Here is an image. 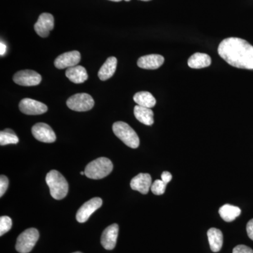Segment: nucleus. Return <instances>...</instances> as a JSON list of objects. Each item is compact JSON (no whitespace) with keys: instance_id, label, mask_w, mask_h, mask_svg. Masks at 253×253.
<instances>
[{"instance_id":"f257e3e1","label":"nucleus","mask_w":253,"mask_h":253,"mask_svg":"<svg viewBox=\"0 0 253 253\" xmlns=\"http://www.w3.org/2000/svg\"><path fill=\"white\" fill-rule=\"evenodd\" d=\"M218 53L231 66L243 69H253V46L238 38H229L221 41Z\"/></svg>"},{"instance_id":"f03ea898","label":"nucleus","mask_w":253,"mask_h":253,"mask_svg":"<svg viewBox=\"0 0 253 253\" xmlns=\"http://www.w3.org/2000/svg\"><path fill=\"white\" fill-rule=\"evenodd\" d=\"M50 194L56 200L64 199L68 192V184L64 176L57 170H51L46 176Z\"/></svg>"},{"instance_id":"7ed1b4c3","label":"nucleus","mask_w":253,"mask_h":253,"mask_svg":"<svg viewBox=\"0 0 253 253\" xmlns=\"http://www.w3.org/2000/svg\"><path fill=\"white\" fill-rule=\"evenodd\" d=\"M113 163L109 158L101 157L89 163L86 166L84 173L86 177L92 179H101L112 172Z\"/></svg>"},{"instance_id":"20e7f679","label":"nucleus","mask_w":253,"mask_h":253,"mask_svg":"<svg viewBox=\"0 0 253 253\" xmlns=\"http://www.w3.org/2000/svg\"><path fill=\"white\" fill-rule=\"evenodd\" d=\"M113 131L116 136L126 146L132 149L139 147V136L127 123L121 121L115 123L113 126Z\"/></svg>"},{"instance_id":"39448f33","label":"nucleus","mask_w":253,"mask_h":253,"mask_svg":"<svg viewBox=\"0 0 253 253\" xmlns=\"http://www.w3.org/2000/svg\"><path fill=\"white\" fill-rule=\"evenodd\" d=\"M39 232L34 228L26 229L18 236L16 249L20 253L31 252L39 239Z\"/></svg>"},{"instance_id":"423d86ee","label":"nucleus","mask_w":253,"mask_h":253,"mask_svg":"<svg viewBox=\"0 0 253 253\" xmlns=\"http://www.w3.org/2000/svg\"><path fill=\"white\" fill-rule=\"evenodd\" d=\"M66 104L73 111L84 112L94 107V101L90 95L86 93H81L71 96L66 101Z\"/></svg>"},{"instance_id":"0eeeda50","label":"nucleus","mask_w":253,"mask_h":253,"mask_svg":"<svg viewBox=\"0 0 253 253\" xmlns=\"http://www.w3.org/2000/svg\"><path fill=\"white\" fill-rule=\"evenodd\" d=\"M16 84L21 86H36L42 81V76L39 73L31 70H23L18 71L13 77Z\"/></svg>"},{"instance_id":"6e6552de","label":"nucleus","mask_w":253,"mask_h":253,"mask_svg":"<svg viewBox=\"0 0 253 253\" xmlns=\"http://www.w3.org/2000/svg\"><path fill=\"white\" fill-rule=\"evenodd\" d=\"M103 204L102 199L96 197L84 203L78 210L76 214V219L78 222L84 223L89 219V217Z\"/></svg>"},{"instance_id":"1a4fd4ad","label":"nucleus","mask_w":253,"mask_h":253,"mask_svg":"<svg viewBox=\"0 0 253 253\" xmlns=\"http://www.w3.org/2000/svg\"><path fill=\"white\" fill-rule=\"evenodd\" d=\"M32 133L37 140L42 142L53 143L56 139L54 130L46 123H37L32 127Z\"/></svg>"},{"instance_id":"9d476101","label":"nucleus","mask_w":253,"mask_h":253,"mask_svg":"<svg viewBox=\"0 0 253 253\" xmlns=\"http://www.w3.org/2000/svg\"><path fill=\"white\" fill-rule=\"evenodd\" d=\"M19 109L24 114L36 116V115H41L46 113L48 108L43 103L36 100L26 98L20 101Z\"/></svg>"},{"instance_id":"9b49d317","label":"nucleus","mask_w":253,"mask_h":253,"mask_svg":"<svg viewBox=\"0 0 253 253\" xmlns=\"http://www.w3.org/2000/svg\"><path fill=\"white\" fill-rule=\"evenodd\" d=\"M54 27V16L49 13L42 14L34 26L37 34L41 38H47L49 36L50 31H52Z\"/></svg>"},{"instance_id":"f8f14e48","label":"nucleus","mask_w":253,"mask_h":253,"mask_svg":"<svg viewBox=\"0 0 253 253\" xmlns=\"http://www.w3.org/2000/svg\"><path fill=\"white\" fill-rule=\"evenodd\" d=\"M81 60L79 51H72L59 55L54 61V66L59 69L73 67L77 66Z\"/></svg>"},{"instance_id":"ddd939ff","label":"nucleus","mask_w":253,"mask_h":253,"mask_svg":"<svg viewBox=\"0 0 253 253\" xmlns=\"http://www.w3.org/2000/svg\"><path fill=\"white\" fill-rule=\"evenodd\" d=\"M119 226L117 224H113L106 228L101 236V243L105 249L113 250L116 247L118 236Z\"/></svg>"},{"instance_id":"4468645a","label":"nucleus","mask_w":253,"mask_h":253,"mask_svg":"<svg viewBox=\"0 0 253 253\" xmlns=\"http://www.w3.org/2000/svg\"><path fill=\"white\" fill-rule=\"evenodd\" d=\"M152 185V179L147 173H140L131 179L130 186L134 191H139L141 194H147Z\"/></svg>"},{"instance_id":"2eb2a0df","label":"nucleus","mask_w":253,"mask_h":253,"mask_svg":"<svg viewBox=\"0 0 253 253\" xmlns=\"http://www.w3.org/2000/svg\"><path fill=\"white\" fill-rule=\"evenodd\" d=\"M164 61V57L161 55L149 54L139 58L137 65L139 68L144 69L155 70L161 67Z\"/></svg>"},{"instance_id":"dca6fc26","label":"nucleus","mask_w":253,"mask_h":253,"mask_svg":"<svg viewBox=\"0 0 253 253\" xmlns=\"http://www.w3.org/2000/svg\"><path fill=\"white\" fill-rule=\"evenodd\" d=\"M66 76L75 84H81L88 79V74L85 68L81 66L68 68L66 71Z\"/></svg>"},{"instance_id":"f3484780","label":"nucleus","mask_w":253,"mask_h":253,"mask_svg":"<svg viewBox=\"0 0 253 253\" xmlns=\"http://www.w3.org/2000/svg\"><path fill=\"white\" fill-rule=\"evenodd\" d=\"M118 60L114 56L108 58L98 73V76L101 81H105L110 79L116 73Z\"/></svg>"},{"instance_id":"a211bd4d","label":"nucleus","mask_w":253,"mask_h":253,"mask_svg":"<svg viewBox=\"0 0 253 253\" xmlns=\"http://www.w3.org/2000/svg\"><path fill=\"white\" fill-rule=\"evenodd\" d=\"M212 60L209 55L204 53H195L188 60V66L195 69L208 67L211 64Z\"/></svg>"},{"instance_id":"6ab92c4d","label":"nucleus","mask_w":253,"mask_h":253,"mask_svg":"<svg viewBox=\"0 0 253 253\" xmlns=\"http://www.w3.org/2000/svg\"><path fill=\"white\" fill-rule=\"evenodd\" d=\"M134 114L136 119L143 124L149 126L154 124V112L149 108L136 105L134 109Z\"/></svg>"},{"instance_id":"aec40b11","label":"nucleus","mask_w":253,"mask_h":253,"mask_svg":"<svg viewBox=\"0 0 253 253\" xmlns=\"http://www.w3.org/2000/svg\"><path fill=\"white\" fill-rule=\"evenodd\" d=\"M208 238L211 251L219 252L223 246V234L219 229L211 228L208 231Z\"/></svg>"},{"instance_id":"412c9836","label":"nucleus","mask_w":253,"mask_h":253,"mask_svg":"<svg viewBox=\"0 0 253 253\" xmlns=\"http://www.w3.org/2000/svg\"><path fill=\"white\" fill-rule=\"evenodd\" d=\"M134 102L139 106L143 107L151 108L154 107L156 104V100L149 91H139L136 93L133 97Z\"/></svg>"},{"instance_id":"4be33fe9","label":"nucleus","mask_w":253,"mask_h":253,"mask_svg":"<svg viewBox=\"0 0 253 253\" xmlns=\"http://www.w3.org/2000/svg\"><path fill=\"white\" fill-rule=\"evenodd\" d=\"M219 215L227 222H231L235 220L236 218L241 214V211L239 207L231 206L229 204H225L221 206L219 211Z\"/></svg>"},{"instance_id":"5701e85b","label":"nucleus","mask_w":253,"mask_h":253,"mask_svg":"<svg viewBox=\"0 0 253 253\" xmlns=\"http://www.w3.org/2000/svg\"><path fill=\"white\" fill-rule=\"evenodd\" d=\"M19 139L11 129H6L0 132V145L6 146L8 144H16Z\"/></svg>"},{"instance_id":"b1692460","label":"nucleus","mask_w":253,"mask_h":253,"mask_svg":"<svg viewBox=\"0 0 253 253\" xmlns=\"http://www.w3.org/2000/svg\"><path fill=\"white\" fill-rule=\"evenodd\" d=\"M12 221L8 216H1L0 218V236H3L11 229Z\"/></svg>"},{"instance_id":"393cba45","label":"nucleus","mask_w":253,"mask_h":253,"mask_svg":"<svg viewBox=\"0 0 253 253\" xmlns=\"http://www.w3.org/2000/svg\"><path fill=\"white\" fill-rule=\"evenodd\" d=\"M166 186L167 184L164 182L163 180H160L157 179L151 185V190L152 191L153 194L160 196V195H163L166 191Z\"/></svg>"},{"instance_id":"a878e982","label":"nucleus","mask_w":253,"mask_h":253,"mask_svg":"<svg viewBox=\"0 0 253 253\" xmlns=\"http://www.w3.org/2000/svg\"><path fill=\"white\" fill-rule=\"evenodd\" d=\"M9 186V179L6 176H0V196H2Z\"/></svg>"},{"instance_id":"bb28decb","label":"nucleus","mask_w":253,"mask_h":253,"mask_svg":"<svg viewBox=\"0 0 253 253\" xmlns=\"http://www.w3.org/2000/svg\"><path fill=\"white\" fill-rule=\"evenodd\" d=\"M233 253H253V250L244 245H239L234 248Z\"/></svg>"},{"instance_id":"cd10ccee","label":"nucleus","mask_w":253,"mask_h":253,"mask_svg":"<svg viewBox=\"0 0 253 253\" xmlns=\"http://www.w3.org/2000/svg\"><path fill=\"white\" fill-rule=\"evenodd\" d=\"M172 176L170 172L165 171L161 174V180L164 181L166 184H168L171 180H172Z\"/></svg>"},{"instance_id":"c85d7f7f","label":"nucleus","mask_w":253,"mask_h":253,"mask_svg":"<svg viewBox=\"0 0 253 253\" xmlns=\"http://www.w3.org/2000/svg\"><path fill=\"white\" fill-rule=\"evenodd\" d=\"M246 230H247L248 235H249L250 239L253 241V219H251L248 222L247 226H246Z\"/></svg>"},{"instance_id":"c756f323","label":"nucleus","mask_w":253,"mask_h":253,"mask_svg":"<svg viewBox=\"0 0 253 253\" xmlns=\"http://www.w3.org/2000/svg\"><path fill=\"white\" fill-rule=\"evenodd\" d=\"M6 51V46L5 45L4 43H3L2 42H1V43H0V54H1V56L4 55Z\"/></svg>"},{"instance_id":"7c9ffc66","label":"nucleus","mask_w":253,"mask_h":253,"mask_svg":"<svg viewBox=\"0 0 253 253\" xmlns=\"http://www.w3.org/2000/svg\"><path fill=\"white\" fill-rule=\"evenodd\" d=\"M125 1H130V0H125ZM141 1H151V0H141Z\"/></svg>"},{"instance_id":"2f4dec72","label":"nucleus","mask_w":253,"mask_h":253,"mask_svg":"<svg viewBox=\"0 0 253 253\" xmlns=\"http://www.w3.org/2000/svg\"><path fill=\"white\" fill-rule=\"evenodd\" d=\"M109 1H122V0H109Z\"/></svg>"},{"instance_id":"473e14b6","label":"nucleus","mask_w":253,"mask_h":253,"mask_svg":"<svg viewBox=\"0 0 253 253\" xmlns=\"http://www.w3.org/2000/svg\"><path fill=\"white\" fill-rule=\"evenodd\" d=\"M81 174H82V175H83V174H85V173H84V172H81Z\"/></svg>"},{"instance_id":"72a5a7b5","label":"nucleus","mask_w":253,"mask_h":253,"mask_svg":"<svg viewBox=\"0 0 253 253\" xmlns=\"http://www.w3.org/2000/svg\"><path fill=\"white\" fill-rule=\"evenodd\" d=\"M82 253L81 252H76V253Z\"/></svg>"}]
</instances>
